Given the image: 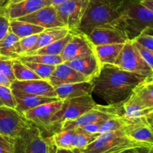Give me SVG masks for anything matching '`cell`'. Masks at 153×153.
Instances as JSON below:
<instances>
[{
  "instance_id": "obj_1",
  "label": "cell",
  "mask_w": 153,
  "mask_h": 153,
  "mask_svg": "<svg viewBox=\"0 0 153 153\" xmlns=\"http://www.w3.org/2000/svg\"><path fill=\"white\" fill-rule=\"evenodd\" d=\"M146 76L127 71L115 64H102L98 74L91 80L93 93L109 105L123 104Z\"/></svg>"
},
{
  "instance_id": "obj_2",
  "label": "cell",
  "mask_w": 153,
  "mask_h": 153,
  "mask_svg": "<svg viewBox=\"0 0 153 153\" xmlns=\"http://www.w3.org/2000/svg\"><path fill=\"white\" fill-rule=\"evenodd\" d=\"M119 11V18L114 24L122 27L130 39L153 28V13L140 0H122Z\"/></svg>"
},
{
  "instance_id": "obj_3",
  "label": "cell",
  "mask_w": 153,
  "mask_h": 153,
  "mask_svg": "<svg viewBox=\"0 0 153 153\" xmlns=\"http://www.w3.org/2000/svg\"><path fill=\"white\" fill-rule=\"evenodd\" d=\"M121 1L89 0L79 26V31L88 35L95 27L114 23L120 16L119 8Z\"/></svg>"
},
{
  "instance_id": "obj_4",
  "label": "cell",
  "mask_w": 153,
  "mask_h": 153,
  "mask_svg": "<svg viewBox=\"0 0 153 153\" xmlns=\"http://www.w3.org/2000/svg\"><path fill=\"white\" fill-rule=\"evenodd\" d=\"M140 146H144L130 139L123 130H118L99 134L86 147L74 151L76 153H121Z\"/></svg>"
},
{
  "instance_id": "obj_5",
  "label": "cell",
  "mask_w": 153,
  "mask_h": 153,
  "mask_svg": "<svg viewBox=\"0 0 153 153\" xmlns=\"http://www.w3.org/2000/svg\"><path fill=\"white\" fill-rule=\"evenodd\" d=\"M97 105L92 95H85L63 100L61 109L57 111L52 118V122L55 133L61 130V126L64 122L71 121L93 109Z\"/></svg>"
},
{
  "instance_id": "obj_6",
  "label": "cell",
  "mask_w": 153,
  "mask_h": 153,
  "mask_svg": "<svg viewBox=\"0 0 153 153\" xmlns=\"http://www.w3.org/2000/svg\"><path fill=\"white\" fill-rule=\"evenodd\" d=\"M32 124L15 108L0 106V134L20 139Z\"/></svg>"
},
{
  "instance_id": "obj_7",
  "label": "cell",
  "mask_w": 153,
  "mask_h": 153,
  "mask_svg": "<svg viewBox=\"0 0 153 153\" xmlns=\"http://www.w3.org/2000/svg\"><path fill=\"white\" fill-rule=\"evenodd\" d=\"M63 100H58L51 103L44 104L24 112L25 118L37 127L44 136H51L55 133L52 122L54 114L61 109Z\"/></svg>"
},
{
  "instance_id": "obj_8",
  "label": "cell",
  "mask_w": 153,
  "mask_h": 153,
  "mask_svg": "<svg viewBox=\"0 0 153 153\" xmlns=\"http://www.w3.org/2000/svg\"><path fill=\"white\" fill-rule=\"evenodd\" d=\"M115 65L127 71L142 75L146 77L153 74V71L140 56L132 39L124 44Z\"/></svg>"
},
{
  "instance_id": "obj_9",
  "label": "cell",
  "mask_w": 153,
  "mask_h": 153,
  "mask_svg": "<svg viewBox=\"0 0 153 153\" xmlns=\"http://www.w3.org/2000/svg\"><path fill=\"white\" fill-rule=\"evenodd\" d=\"M88 2L89 0H69L55 6L59 21L72 33L79 31Z\"/></svg>"
},
{
  "instance_id": "obj_10",
  "label": "cell",
  "mask_w": 153,
  "mask_h": 153,
  "mask_svg": "<svg viewBox=\"0 0 153 153\" xmlns=\"http://www.w3.org/2000/svg\"><path fill=\"white\" fill-rule=\"evenodd\" d=\"M126 117V124L123 128L126 134L130 139L144 146L153 148V128L146 116Z\"/></svg>"
},
{
  "instance_id": "obj_11",
  "label": "cell",
  "mask_w": 153,
  "mask_h": 153,
  "mask_svg": "<svg viewBox=\"0 0 153 153\" xmlns=\"http://www.w3.org/2000/svg\"><path fill=\"white\" fill-rule=\"evenodd\" d=\"M88 36L94 46L125 44L130 40L125 30L114 23L95 27Z\"/></svg>"
},
{
  "instance_id": "obj_12",
  "label": "cell",
  "mask_w": 153,
  "mask_h": 153,
  "mask_svg": "<svg viewBox=\"0 0 153 153\" xmlns=\"http://www.w3.org/2000/svg\"><path fill=\"white\" fill-rule=\"evenodd\" d=\"M13 96L39 95L57 98L55 87L47 80H16L11 82L10 86Z\"/></svg>"
},
{
  "instance_id": "obj_13",
  "label": "cell",
  "mask_w": 153,
  "mask_h": 153,
  "mask_svg": "<svg viewBox=\"0 0 153 153\" xmlns=\"http://www.w3.org/2000/svg\"><path fill=\"white\" fill-rule=\"evenodd\" d=\"M95 53V46L88 36L80 31L72 33V35L61 56L64 62Z\"/></svg>"
},
{
  "instance_id": "obj_14",
  "label": "cell",
  "mask_w": 153,
  "mask_h": 153,
  "mask_svg": "<svg viewBox=\"0 0 153 153\" xmlns=\"http://www.w3.org/2000/svg\"><path fill=\"white\" fill-rule=\"evenodd\" d=\"M20 139L23 145L24 153H52L55 147L51 136H44L33 124Z\"/></svg>"
},
{
  "instance_id": "obj_15",
  "label": "cell",
  "mask_w": 153,
  "mask_h": 153,
  "mask_svg": "<svg viewBox=\"0 0 153 153\" xmlns=\"http://www.w3.org/2000/svg\"><path fill=\"white\" fill-rule=\"evenodd\" d=\"M51 5L52 0H23L16 3L4 4L0 8V13L9 20H13Z\"/></svg>"
},
{
  "instance_id": "obj_16",
  "label": "cell",
  "mask_w": 153,
  "mask_h": 153,
  "mask_svg": "<svg viewBox=\"0 0 153 153\" xmlns=\"http://www.w3.org/2000/svg\"><path fill=\"white\" fill-rule=\"evenodd\" d=\"M18 20L29 22L43 28H52L57 26H64L57 16L55 6L51 5L43 8L37 11L26 15L22 17L18 18Z\"/></svg>"
},
{
  "instance_id": "obj_17",
  "label": "cell",
  "mask_w": 153,
  "mask_h": 153,
  "mask_svg": "<svg viewBox=\"0 0 153 153\" xmlns=\"http://www.w3.org/2000/svg\"><path fill=\"white\" fill-rule=\"evenodd\" d=\"M49 81L54 87H56L64 84L90 80L64 62L55 66V70L49 77Z\"/></svg>"
},
{
  "instance_id": "obj_18",
  "label": "cell",
  "mask_w": 153,
  "mask_h": 153,
  "mask_svg": "<svg viewBox=\"0 0 153 153\" xmlns=\"http://www.w3.org/2000/svg\"><path fill=\"white\" fill-rule=\"evenodd\" d=\"M65 62L90 81L98 74L102 66L95 53Z\"/></svg>"
},
{
  "instance_id": "obj_19",
  "label": "cell",
  "mask_w": 153,
  "mask_h": 153,
  "mask_svg": "<svg viewBox=\"0 0 153 153\" xmlns=\"http://www.w3.org/2000/svg\"><path fill=\"white\" fill-rule=\"evenodd\" d=\"M57 98L61 100L91 95L93 93V83L91 81L64 84L55 87Z\"/></svg>"
},
{
  "instance_id": "obj_20",
  "label": "cell",
  "mask_w": 153,
  "mask_h": 153,
  "mask_svg": "<svg viewBox=\"0 0 153 153\" xmlns=\"http://www.w3.org/2000/svg\"><path fill=\"white\" fill-rule=\"evenodd\" d=\"M128 100L140 106L142 111L144 109L153 107V84L145 79L134 88Z\"/></svg>"
},
{
  "instance_id": "obj_21",
  "label": "cell",
  "mask_w": 153,
  "mask_h": 153,
  "mask_svg": "<svg viewBox=\"0 0 153 153\" xmlns=\"http://www.w3.org/2000/svg\"><path fill=\"white\" fill-rule=\"evenodd\" d=\"M13 97H14L15 102H16L15 109L22 113H24L25 112L33 109V108L37 107L40 105L61 100L58 98L39 95H19L13 96Z\"/></svg>"
},
{
  "instance_id": "obj_22",
  "label": "cell",
  "mask_w": 153,
  "mask_h": 153,
  "mask_svg": "<svg viewBox=\"0 0 153 153\" xmlns=\"http://www.w3.org/2000/svg\"><path fill=\"white\" fill-rule=\"evenodd\" d=\"M70 32H71L65 26H57L45 28L42 32L39 34L37 44H36L34 50L31 52L40 49V48L43 47V46H47L56 40H61Z\"/></svg>"
},
{
  "instance_id": "obj_23",
  "label": "cell",
  "mask_w": 153,
  "mask_h": 153,
  "mask_svg": "<svg viewBox=\"0 0 153 153\" xmlns=\"http://www.w3.org/2000/svg\"><path fill=\"white\" fill-rule=\"evenodd\" d=\"M124 44L95 46V54L101 64H115Z\"/></svg>"
},
{
  "instance_id": "obj_24",
  "label": "cell",
  "mask_w": 153,
  "mask_h": 153,
  "mask_svg": "<svg viewBox=\"0 0 153 153\" xmlns=\"http://www.w3.org/2000/svg\"><path fill=\"white\" fill-rule=\"evenodd\" d=\"M10 31L16 34L19 39L33 34H40L45 28L29 22H22L18 20H10Z\"/></svg>"
},
{
  "instance_id": "obj_25",
  "label": "cell",
  "mask_w": 153,
  "mask_h": 153,
  "mask_svg": "<svg viewBox=\"0 0 153 153\" xmlns=\"http://www.w3.org/2000/svg\"><path fill=\"white\" fill-rule=\"evenodd\" d=\"M19 40V38L10 30L7 35L0 40V56L13 59L19 58V56L16 51V44Z\"/></svg>"
},
{
  "instance_id": "obj_26",
  "label": "cell",
  "mask_w": 153,
  "mask_h": 153,
  "mask_svg": "<svg viewBox=\"0 0 153 153\" xmlns=\"http://www.w3.org/2000/svg\"><path fill=\"white\" fill-rule=\"evenodd\" d=\"M13 73L15 80L19 81L40 80L41 78L36 74L30 68L21 62L19 58H15L13 61Z\"/></svg>"
},
{
  "instance_id": "obj_27",
  "label": "cell",
  "mask_w": 153,
  "mask_h": 153,
  "mask_svg": "<svg viewBox=\"0 0 153 153\" xmlns=\"http://www.w3.org/2000/svg\"><path fill=\"white\" fill-rule=\"evenodd\" d=\"M19 59L22 62L40 63L49 65H57L64 62V59L61 55H40V54H32L25 55L19 57Z\"/></svg>"
},
{
  "instance_id": "obj_28",
  "label": "cell",
  "mask_w": 153,
  "mask_h": 153,
  "mask_svg": "<svg viewBox=\"0 0 153 153\" xmlns=\"http://www.w3.org/2000/svg\"><path fill=\"white\" fill-rule=\"evenodd\" d=\"M72 35V32L69 33L66 37L63 38L61 40H56L50 44L47 45L46 46L40 48L37 50L34 51L28 55H32V54H40V55H61L62 51L64 50V47L67 45V42L70 39Z\"/></svg>"
},
{
  "instance_id": "obj_29",
  "label": "cell",
  "mask_w": 153,
  "mask_h": 153,
  "mask_svg": "<svg viewBox=\"0 0 153 153\" xmlns=\"http://www.w3.org/2000/svg\"><path fill=\"white\" fill-rule=\"evenodd\" d=\"M97 136L98 135L97 134H90L86 133L79 128H77L75 129L72 138V150L82 149L85 148L92 141H94Z\"/></svg>"
},
{
  "instance_id": "obj_30",
  "label": "cell",
  "mask_w": 153,
  "mask_h": 153,
  "mask_svg": "<svg viewBox=\"0 0 153 153\" xmlns=\"http://www.w3.org/2000/svg\"><path fill=\"white\" fill-rule=\"evenodd\" d=\"M126 124V117L124 115L109 118L102 123L99 129L98 134L114 131V130H123Z\"/></svg>"
},
{
  "instance_id": "obj_31",
  "label": "cell",
  "mask_w": 153,
  "mask_h": 153,
  "mask_svg": "<svg viewBox=\"0 0 153 153\" xmlns=\"http://www.w3.org/2000/svg\"><path fill=\"white\" fill-rule=\"evenodd\" d=\"M75 129L72 130H61L51 136V139L57 148L71 149L72 138Z\"/></svg>"
},
{
  "instance_id": "obj_32",
  "label": "cell",
  "mask_w": 153,
  "mask_h": 153,
  "mask_svg": "<svg viewBox=\"0 0 153 153\" xmlns=\"http://www.w3.org/2000/svg\"><path fill=\"white\" fill-rule=\"evenodd\" d=\"M39 34L20 38L16 44V51L19 56L28 55L34 50L37 42Z\"/></svg>"
},
{
  "instance_id": "obj_33",
  "label": "cell",
  "mask_w": 153,
  "mask_h": 153,
  "mask_svg": "<svg viewBox=\"0 0 153 153\" xmlns=\"http://www.w3.org/2000/svg\"><path fill=\"white\" fill-rule=\"evenodd\" d=\"M22 62L26 64L28 68H30L42 80H49V77L52 74L55 68V66H56L40 64V63L35 62Z\"/></svg>"
},
{
  "instance_id": "obj_34",
  "label": "cell",
  "mask_w": 153,
  "mask_h": 153,
  "mask_svg": "<svg viewBox=\"0 0 153 153\" xmlns=\"http://www.w3.org/2000/svg\"><path fill=\"white\" fill-rule=\"evenodd\" d=\"M0 106L16 107V102L10 87L0 85Z\"/></svg>"
},
{
  "instance_id": "obj_35",
  "label": "cell",
  "mask_w": 153,
  "mask_h": 153,
  "mask_svg": "<svg viewBox=\"0 0 153 153\" xmlns=\"http://www.w3.org/2000/svg\"><path fill=\"white\" fill-rule=\"evenodd\" d=\"M133 40L153 52V28L144 30Z\"/></svg>"
},
{
  "instance_id": "obj_36",
  "label": "cell",
  "mask_w": 153,
  "mask_h": 153,
  "mask_svg": "<svg viewBox=\"0 0 153 153\" xmlns=\"http://www.w3.org/2000/svg\"><path fill=\"white\" fill-rule=\"evenodd\" d=\"M13 58L0 56V72L5 75L10 82L15 80L13 73Z\"/></svg>"
},
{
  "instance_id": "obj_37",
  "label": "cell",
  "mask_w": 153,
  "mask_h": 153,
  "mask_svg": "<svg viewBox=\"0 0 153 153\" xmlns=\"http://www.w3.org/2000/svg\"><path fill=\"white\" fill-rule=\"evenodd\" d=\"M17 139L0 134V153H14Z\"/></svg>"
},
{
  "instance_id": "obj_38",
  "label": "cell",
  "mask_w": 153,
  "mask_h": 153,
  "mask_svg": "<svg viewBox=\"0 0 153 153\" xmlns=\"http://www.w3.org/2000/svg\"><path fill=\"white\" fill-rule=\"evenodd\" d=\"M133 41H134L137 49L138 50L139 52H140L142 58H143V59H144V61L147 63L148 65L151 68V69H152L153 71V52L152 51L149 50H148L147 48L144 47V46H142L141 44H140L139 43L136 42L135 40H133Z\"/></svg>"
},
{
  "instance_id": "obj_39",
  "label": "cell",
  "mask_w": 153,
  "mask_h": 153,
  "mask_svg": "<svg viewBox=\"0 0 153 153\" xmlns=\"http://www.w3.org/2000/svg\"><path fill=\"white\" fill-rule=\"evenodd\" d=\"M10 30V20L0 13V40L7 35Z\"/></svg>"
},
{
  "instance_id": "obj_40",
  "label": "cell",
  "mask_w": 153,
  "mask_h": 153,
  "mask_svg": "<svg viewBox=\"0 0 153 153\" xmlns=\"http://www.w3.org/2000/svg\"><path fill=\"white\" fill-rule=\"evenodd\" d=\"M102 122H97V123H91V124H85V125L82 126L79 128L82 129L86 133L90 134H98L99 129H100V125Z\"/></svg>"
},
{
  "instance_id": "obj_41",
  "label": "cell",
  "mask_w": 153,
  "mask_h": 153,
  "mask_svg": "<svg viewBox=\"0 0 153 153\" xmlns=\"http://www.w3.org/2000/svg\"><path fill=\"white\" fill-rule=\"evenodd\" d=\"M149 148H148V147L145 146L135 147V148L125 150L121 153H148L149 152Z\"/></svg>"
},
{
  "instance_id": "obj_42",
  "label": "cell",
  "mask_w": 153,
  "mask_h": 153,
  "mask_svg": "<svg viewBox=\"0 0 153 153\" xmlns=\"http://www.w3.org/2000/svg\"><path fill=\"white\" fill-rule=\"evenodd\" d=\"M0 85L4 86L7 87H10V85H11V82L1 72H0Z\"/></svg>"
},
{
  "instance_id": "obj_43",
  "label": "cell",
  "mask_w": 153,
  "mask_h": 153,
  "mask_svg": "<svg viewBox=\"0 0 153 153\" xmlns=\"http://www.w3.org/2000/svg\"><path fill=\"white\" fill-rule=\"evenodd\" d=\"M140 2L153 13V0H140Z\"/></svg>"
},
{
  "instance_id": "obj_44",
  "label": "cell",
  "mask_w": 153,
  "mask_h": 153,
  "mask_svg": "<svg viewBox=\"0 0 153 153\" xmlns=\"http://www.w3.org/2000/svg\"><path fill=\"white\" fill-rule=\"evenodd\" d=\"M14 153H24L23 145H22V142L21 139H17V142H16V149H15Z\"/></svg>"
},
{
  "instance_id": "obj_45",
  "label": "cell",
  "mask_w": 153,
  "mask_h": 153,
  "mask_svg": "<svg viewBox=\"0 0 153 153\" xmlns=\"http://www.w3.org/2000/svg\"><path fill=\"white\" fill-rule=\"evenodd\" d=\"M52 153H76L74 150L71 149H66V148H57L56 146L54 148Z\"/></svg>"
},
{
  "instance_id": "obj_46",
  "label": "cell",
  "mask_w": 153,
  "mask_h": 153,
  "mask_svg": "<svg viewBox=\"0 0 153 153\" xmlns=\"http://www.w3.org/2000/svg\"><path fill=\"white\" fill-rule=\"evenodd\" d=\"M69 1V0H52V5L57 6L59 4H62V3L65 2Z\"/></svg>"
},
{
  "instance_id": "obj_47",
  "label": "cell",
  "mask_w": 153,
  "mask_h": 153,
  "mask_svg": "<svg viewBox=\"0 0 153 153\" xmlns=\"http://www.w3.org/2000/svg\"><path fill=\"white\" fill-rule=\"evenodd\" d=\"M145 116H146V119L148 120V122H149V123H153V111L152 112H149V113L146 114Z\"/></svg>"
},
{
  "instance_id": "obj_48",
  "label": "cell",
  "mask_w": 153,
  "mask_h": 153,
  "mask_svg": "<svg viewBox=\"0 0 153 153\" xmlns=\"http://www.w3.org/2000/svg\"><path fill=\"white\" fill-rule=\"evenodd\" d=\"M21 1H23V0H7L5 4H8V3H16Z\"/></svg>"
},
{
  "instance_id": "obj_49",
  "label": "cell",
  "mask_w": 153,
  "mask_h": 153,
  "mask_svg": "<svg viewBox=\"0 0 153 153\" xmlns=\"http://www.w3.org/2000/svg\"><path fill=\"white\" fill-rule=\"evenodd\" d=\"M146 80L148 81V82H151L152 84H153V74L151 75V76H148V77H146Z\"/></svg>"
},
{
  "instance_id": "obj_50",
  "label": "cell",
  "mask_w": 153,
  "mask_h": 153,
  "mask_svg": "<svg viewBox=\"0 0 153 153\" xmlns=\"http://www.w3.org/2000/svg\"><path fill=\"white\" fill-rule=\"evenodd\" d=\"M6 2H7V0H0V8L2 7L5 4Z\"/></svg>"
},
{
  "instance_id": "obj_51",
  "label": "cell",
  "mask_w": 153,
  "mask_h": 153,
  "mask_svg": "<svg viewBox=\"0 0 153 153\" xmlns=\"http://www.w3.org/2000/svg\"><path fill=\"white\" fill-rule=\"evenodd\" d=\"M148 153H153V148H149V152Z\"/></svg>"
},
{
  "instance_id": "obj_52",
  "label": "cell",
  "mask_w": 153,
  "mask_h": 153,
  "mask_svg": "<svg viewBox=\"0 0 153 153\" xmlns=\"http://www.w3.org/2000/svg\"><path fill=\"white\" fill-rule=\"evenodd\" d=\"M150 124H151V125H152V127L153 128V123H150Z\"/></svg>"
}]
</instances>
